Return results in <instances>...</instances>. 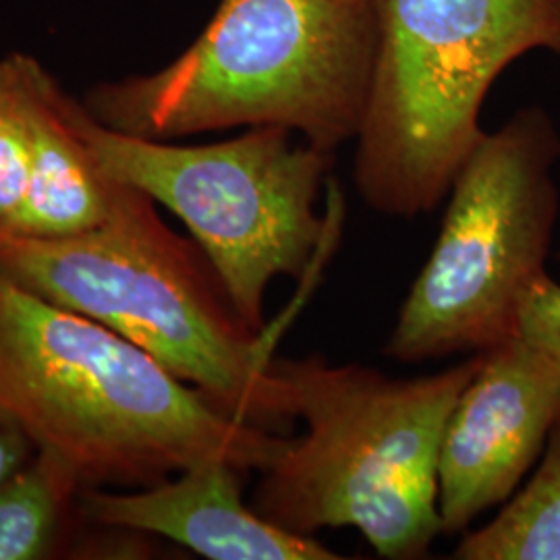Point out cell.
I'll list each match as a JSON object with an SVG mask.
<instances>
[{
    "label": "cell",
    "instance_id": "4",
    "mask_svg": "<svg viewBox=\"0 0 560 560\" xmlns=\"http://www.w3.org/2000/svg\"><path fill=\"white\" fill-rule=\"evenodd\" d=\"M376 48L378 0H221L179 59L81 102L145 140L282 127L337 154L360 133Z\"/></svg>",
    "mask_w": 560,
    "mask_h": 560
},
{
    "label": "cell",
    "instance_id": "5",
    "mask_svg": "<svg viewBox=\"0 0 560 560\" xmlns=\"http://www.w3.org/2000/svg\"><path fill=\"white\" fill-rule=\"evenodd\" d=\"M529 52L560 57V0H378L353 161L363 203L402 221L439 208L486 133L490 88Z\"/></svg>",
    "mask_w": 560,
    "mask_h": 560
},
{
    "label": "cell",
    "instance_id": "8",
    "mask_svg": "<svg viewBox=\"0 0 560 560\" xmlns=\"http://www.w3.org/2000/svg\"><path fill=\"white\" fill-rule=\"evenodd\" d=\"M560 418V365L521 335L480 353L439 455L442 534L465 532L509 501Z\"/></svg>",
    "mask_w": 560,
    "mask_h": 560
},
{
    "label": "cell",
    "instance_id": "7",
    "mask_svg": "<svg viewBox=\"0 0 560 560\" xmlns=\"http://www.w3.org/2000/svg\"><path fill=\"white\" fill-rule=\"evenodd\" d=\"M559 161V127L541 106L483 133L448 191L439 240L400 305L386 358L476 355L520 335L523 303L548 275Z\"/></svg>",
    "mask_w": 560,
    "mask_h": 560
},
{
    "label": "cell",
    "instance_id": "15",
    "mask_svg": "<svg viewBox=\"0 0 560 560\" xmlns=\"http://www.w3.org/2000/svg\"><path fill=\"white\" fill-rule=\"evenodd\" d=\"M36 451V442L30 439L20 421L0 411V486L11 480Z\"/></svg>",
    "mask_w": 560,
    "mask_h": 560
},
{
    "label": "cell",
    "instance_id": "11",
    "mask_svg": "<svg viewBox=\"0 0 560 560\" xmlns=\"http://www.w3.org/2000/svg\"><path fill=\"white\" fill-rule=\"evenodd\" d=\"M78 467L52 448H38L0 486V560L81 559L92 532Z\"/></svg>",
    "mask_w": 560,
    "mask_h": 560
},
{
    "label": "cell",
    "instance_id": "9",
    "mask_svg": "<svg viewBox=\"0 0 560 560\" xmlns=\"http://www.w3.org/2000/svg\"><path fill=\"white\" fill-rule=\"evenodd\" d=\"M245 471L226 460L189 467L148 488H85L92 523L175 541L210 560H337L339 552L264 520L243 501Z\"/></svg>",
    "mask_w": 560,
    "mask_h": 560
},
{
    "label": "cell",
    "instance_id": "12",
    "mask_svg": "<svg viewBox=\"0 0 560 560\" xmlns=\"http://www.w3.org/2000/svg\"><path fill=\"white\" fill-rule=\"evenodd\" d=\"M459 560H560V418L532 480L502 511L457 544Z\"/></svg>",
    "mask_w": 560,
    "mask_h": 560
},
{
    "label": "cell",
    "instance_id": "10",
    "mask_svg": "<svg viewBox=\"0 0 560 560\" xmlns=\"http://www.w3.org/2000/svg\"><path fill=\"white\" fill-rule=\"evenodd\" d=\"M15 55L32 138L27 196L15 235L57 240L92 231L108 219L113 179L62 117L57 80L34 57Z\"/></svg>",
    "mask_w": 560,
    "mask_h": 560
},
{
    "label": "cell",
    "instance_id": "3",
    "mask_svg": "<svg viewBox=\"0 0 560 560\" xmlns=\"http://www.w3.org/2000/svg\"><path fill=\"white\" fill-rule=\"evenodd\" d=\"M478 365L480 353L436 374L390 378L318 353L272 360L305 434L260 471L252 509L298 536L355 527L382 559H425L442 536L444 428Z\"/></svg>",
    "mask_w": 560,
    "mask_h": 560
},
{
    "label": "cell",
    "instance_id": "2",
    "mask_svg": "<svg viewBox=\"0 0 560 560\" xmlns=\"http://www.w3.org/2000/svg\"><path fill=\"white\" fill-rule=\"evenodd\" d=\"M0 275L131 340L235 420L284 436L298 420L275 337L243 322L200 245L138 187L113 179L108 219L80 235L0 233Z\"/></svg>",
    "mask_w": 560,
    "mask_h": 560
},
{
    "label": "cell",
    "instance_id": "16",
    "mask_svg": "<svg viewBox=\"0 0 560 560\" xmlns=\"http://www.w3.org/2000/svg\"><path fill=\"white\" fill-rule=\"evenodd\" d=\"M559 261H560V252H559Z\"/></svg>",
    "mask_w": 560,
    "mask_h": 560
},
{
    "label": "cell",
    "instance_id": "13",
    "mask_svg": "<svg viewBox=\"0 0 560 560\" xmlns=\"http://www.w3.org/2000/svg\"><path fill=\"white\" fill-rule=\"evenodd\" d=\"M30 120L18 55L0 59V233L15 235L30 180Z\"/></svg>",
    "mask_w": 560,
    "mask_h": 560
},
{
    "label": "cell",
    "instance_id": "1",
    "mask_svg": "<svg viewBox=\"0 0 560 560\" xmlns=\"http://www.w3.org/2000/svg\"><path fill=\"white\" fill-rule=\"evenodd\" d=\"M0 411L90 488H148L210 460L260 474L291 441L226 416L131 340L2 275Z\"/></svg>",
    "mask_w": 560,
    "mask_h": 560
},
{
    "label": "cell",
    "instance_id": "6",
    "mask_svg": "<svg viewBox=\"0 0 560 560\" xmlns=\"http://www.w3.org/2000/svg\"><path fill=\"white\" fill-rule=\"evenodd\" d=\"M60 110L104 175L138 187L189 229L254 332L268 330L272 280L305 279L339 231L337 154L289 129L249 127L233 140L173 145L102 125L65 90Z\"/></svg>",
    "mask_w": 560,
    "mask_h": 560
},
{
    "label": "cell",
    "instance_id": "14",
    "mask_svg": "<svg viewBox=\"0 0 560 560\" xmlns=\"http://www.w3.org/2000/svg\"><path fill=\"white\" fill-rule=\"evenodd\" d=\"M520 335L560 365V282L546 275L523 303Z\"/></svg>",
    "mask_w": 560,
    "mask_h": 560
}]
</instances>
